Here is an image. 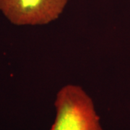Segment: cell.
Instances as JSON below:
<instances>
[{
    "label": "cell",
    "mask_w": 130,
    "mask_h": 130,
    "mask_svg": "<svg viewBox=\"0 0 130 130\" xmlns=\"http://www.w3.org/2000/svg\"><path fill=\"white\" fill-rule=\"evenodd\" d=\"M51 130H103L92 98L83 88L67 85L56 94Z\"/></svg>",
    "instance_id": "6da1fadb"
},
{
    "label": "cell",
    "mask_w": 130,
    "mask_h": 130,
    "mask_svg": "<svg viewBox=\"0 0 130 130\" xmlns=\"http://www.w3.org/2000/svg\"><path fill=\"white\" fill-rule=\"evenodd\" d=\"M68 1L0 0V10L14 25H46L60 16Z\"/></svg>",
    "instance_id": "7a4b0ae2"
}]
</instances>
